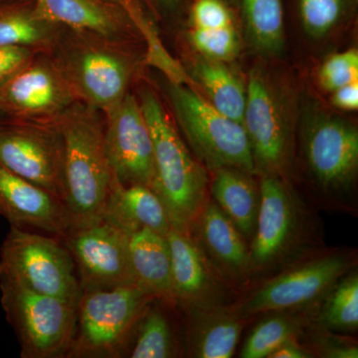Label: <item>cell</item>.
I'll list each match as a JSON object with an SVG mask.
<instances>
[{
  "mask_svg": "<svg viewBox=\"0 0 358 358\" xmlns=\"http://www.w3.org/2000/svg\"><path fill=\"white\" fill-rule=\"evenodd\" d=\"M33 1L44 18L63 27L115 38L141 39L140 32L126 11L110 0Z\"/></svg>",
  "mask_w": 358,
  "mask_h": 358,
  "instance_id": "19",
  "label": "cell"
},
{
  "mask_svg": "<svg viewBox=\"0 0 358 358\" xmlns=\"http://www.w3.org/2000/svg\"><path fill=\"white\" fill-rule=\"evenodd\" d=\"M294 310L274 312L261 320L249 334L240 357L266 358L291 338H298L307 322L305 315H294Z\"/></svg>",
  "mask_w": 358,
  "mask_h": 358,
  "instance_id": "27",
  "label": "cell"
},
{
  "mask_svg": "<svg viewBox=\"0 0 358 358\" xmlns=\"http://www.w3.org/2000/svg\"><path fill=\"white\" fill-rule=\"evenodd\" d=\"M78 103L50 54L41 52L0 86L6 121L54 124Z\"/></svg>",
  "mask_w": 358,
  "mask_h": 358,
  "instance_id": "9",
  "label": "cell"
},
{
  "mask_svg": "<svg viewBox=\"0 0 358 358\" xmlns=\"http://www.w3.org/2000/svg\"><path fill=\"white\" fill-rule=\"evenodd\" d=\"M188 231L224 282L243 284L253 275L246 239L214 201H207Z\"/></svg>",
  "mask_w": 358,
  "mask_h": 358,
  "instance_id": "18",
  "label": "cell"
},
{
  "mask_svg": "<svg viewBox=\"0 0 358 358\" xmlns=\"http://www.w3.org/2000/svg\"><path fill=\"white\" fill-rule=\"evenodd\" d=\"M129 256L136 286L155 300L176 303L166 237L150 229L134 233L129 236Z\"/></svg>",
  "mask_w": 358,
  "mask_h": 358,
  "instance_id": "22",
  "label": "cell"
},
{
  "mask_svg": "<svg viewBox=\"0 0 358 358\" xmlns=\"http://www.w3.org/2000/svg\"><path fill=\"white\" fill-rule=\"evenodd\" d=\"M260 208L250 245L252 273L267 270L293 249L301 232L299 204L279 176L263 174Z\"/></svg>",
  "mask_w": 358,
  "mask_h": 358,
  "instance_id": "15",
  "label": "cell"
},
{
  "mask_svg": "<svg viewBox=\"0 0 358 358\" xmlns=\"http://www.w3.org/2000/svg\"><path fill=\"white\" fill-rule=\"evenodd\" d=\"M155 299L136 285L83 292L78 305L71 357H115Z\"/></svg>",
  "mask_w": 358,
  "mask_h": 358,
  "instance_id": "5",
  "label": "cell"
},
{
  "mask_svg": "<svg viewBox=\"0 0 358 358\" xmlns=\"http://www.w3.org/2000/svg\"><path fill=\"white\" fill-rule=\"evenodd\" d=\"M352 266L346 254L313 259L268 280L232 310L242 320L259 313L301 310L324 298Z\"/></svg>",
  "mask_w": 358,
  "mask_h": 358,
  "instance_id": "8",
  "label": "cell"
},
{
  "mask_svg": "<svg viewBox=\"0 0 358 358\" xmlns=\"http://www.w3.org/2000/svg\"><path fill=\"white\" fill-rule=\"evenodd\" d=\"M41 52L20 46H0V86Z\"/></svg>",
  "mask_w": 358,
  "mask_h": 358,
  "instance_id": "35",
  "label": "cell"
},
{
  "mask_svg": "<svg viewBox=\"0 0 358 358\" xmlns=\"http://www.w3.org/2000/svg\"><path fill=\"white\" fill-rule=\"evenodd\" d=\"M70 252L57 237L11 226L0 248V278L34 293L79 303L82 291Z\"/></svg>",
  "mask_w": 358,
  "mask_h": 358,
  "instance_id": "6",
  "label": "cell"
},
{
  "mask_svg": "<svg viewBox=\"0 0 358 358\" xmlns=\"http://www.w3.org/2000/svg\"><path fill=\"white\" fill-rule=\"evenodd\" d=\"M358 81V51L350 49L334 54L324 61L319 71L322 89L331 92Z\"/></svg>",
  "mask_w": 358,
  "mask_h": 358,
  "instance_id": "33",
  "label": "cell"
},
{
  "mask_svg": "<svg viewBox=\"0 0 358 358\" xmlns=\"http://www.w3.org/2000/svg\"><path fill=\"white\" fill-rule=\"evenodd\" d=\"M164 92L192 154L205 169L213 171L234 167L249 173L255 171L248 136L241 122L221 114L189 85L166 80Z\"/></svg>",
  "mask_w": 358,
  "mask_h": 358,
  "instance_id": "4",
  "label": "cell"
},
{
  "mask_svg": "<svg viewBox=\"0 0 358 358\" xmlns=\"http://www.w3.org/2000/svg\"><path fill=\"white\" fill-rule=\"evenodd\" d=\"M124 9L140 32L141 39L145 43V60L147 64L164 69L173 63V58L162 45L157 34V28L141 0H110Z\"/></svg>",
  "mask_w": 358,
  "mask_h": 358,
  "instance_id": "31",
  "label": "cell"
},
{
  "mask_svg": "<svg viewBox=\"0 0 358 358\" xmlns=\"http://www.w3.org/2000/svg\"><path fill=\"white\" fill-rule=\"evenodd\" d=\"M103 115V136L112 183L154 190V143L138 99L129 92Z\"/></svg>",
  "mask_w": 358,
  "mask_h": 358,
  "instance_id": "11",
  "label": "cell"
},
{
  "mask_svg": "<svg viewBox=\"0 0 358 358\" xmlns=\"http://www.w3.org/2000/svg\"><path fill=\"white\" fill-rule=\"evenodd\" d=\"M166 239L171 249L176 303L185 308L222 307L225 292L221 282L224 281L189 231L171 227Z\"/></svg>",
  "mask_w": 358,
  "mask_h": 358,
  "instance_id": "17",
  "label": "cell"
},
{
  "mask_svg": "<svg viewBox=\"0 0 358 358\" xmlns=\"http://www.w3.org/2000/svg\"><path fill=\"white\" fill-rule=\"evenodd\" d=\"M55 124L62 138L64 203L73 228L101 222L112 185L103 113L78 102Z\"/></svg>",
  "mask_w": 358,
  "mask_h": 358,
  "instance_id": "2",
  "label": "cell"
},
{
  "mask_svg": "<svg viewBox=\"0 0 358 358\" xmlns=\"http://www.w3.org/2000/svg\"><path fill=\"white\" fill-rule=\"evenodd\" d=\"M313 353L299 343L298 338H291L282 343L268 358H310Z\"/></svg>",
  "mask_w": 358,
  "mask_h": 358,
  "instance_id": "38",
  "label": "cell"
},
{
  "mask_svg": "<svg viewBox=\"0 0 358 358\" xmlns=\"http://www.w3.org/2000/svg\"><path fill=\"white\" fill-rule=\"evenodd\" d=\"M136 40L64 27L49 54L77 102L105 114L129 93L145 63L134 49Z\"/></svg>",
  "mask_w": 358,
  "mask_h": 358,
  "instance_id": "1",
  "label": "cell"
},
{
  "mask_svg": "<svg viewBox=\"0 0 358 358\" xmlns=\"http://www.w3.org/2000/svg\"><path fill=\"white\" fill-rule=\"evenodd\" d=\"M190 79L204 92L205 99L221 114L243 124L247 88L224 62L200 59L193 65Z\"/></svg>",
  "mask_w": 358,
  "mask_h": 358,
  "instance_id": "25",
  "label": "cell"
},
{
  "mask_svg": "<svg viewBox=\"0 0 358 358\" xmlns=\"http://www.w3.org/2000/svg\"><path fill=\"white\" fill-rule=\"evenodd\" d=\"M355 0H296L301 25L313 37L333 31L355 10Z\"/></svg>",
  "mask_w": 358,
  "mask_h": 358,
  "instance_id": "30",
  "label": "cell"
},
{
  "mask_svg": "<svg viewBox=\"0 0 358 358\" xmlns=\"http://www.w3.org/2000/svg\"><path fill=\"white\" fill-rule=\"evenodd\" d=\"M136 341L131 348L133 358H169L176 357V345L171 324L164 313L150 306L136 327Z\"/></svg>",
  "mask_w": 358,
  "mask_h": 358,
  "instance_id": "29",
  "label": "cell"
},
{
  "mask_svg": "<svg viewBox=\"0 0 358 358\" xmlns=\"http://www.w3.org/2000/svg\"><path fill=\"white\" fill-rule=\"evenodd\" d=\"M250 44L263 55L281 53L285 45L282 0H238Z\"/></svg>",
  "mask_w": 358,
  "mask_h": 358,
  "instance_id": "26",
  "label": "cell"
},
{
  "mask_svg": "<svg viewBox=\"0 0 358 358\" xmlns=\"http://www.w3.org/2000/svg\"><path fill=\"white\" fill-rule=\"evenodd\" d=\"M0 215L13 227L63 237L73 224L64 202L0 164Z\"/></svg>",
  "mask_w": 358,
  "mask_h": 358,
  "instance_id": "16",
  "label": "cell"
},
{
  "mask_svg": "<svg viewBox=\"0 0 358 358\" xmlns=\"http://www.w3.org/2000/svg\"><path fill=\"white\" fill-rule=\"evenodd\" d=\"M138 99L154 143V192L173 227L189 230L209 200L206 169L186 147L157 94L143 88Z\"/></svg>",
  "mask_w": 358,
  "mask_h": 358,
  "instance_id": "3",
  "label": "cell"
},
{
  "mask_svg": "<svg viewBox=\"0 0 358 358\" xmlns=\"http://www.w3.org/2000/svg\"><path fill=\"white\" fill-rule=\"evenodd\" d=\"M0 164L64 202L62 138L55 124L0 122Z\"/></svg>",
  "mask_w": 358,
  "mask_h": 358,
  "instance_id": "10",
  "label": "cell"
},
{
  "mask_svg": "<svg viewBox=\"0 0 358 358\" xmlns=\"http://www.w3.org/2000/svg\"><path fill=\"white\" fill-rule=\"evenodd\" d=\"M308 169L320 187L331 195L352 189L358 169V131L355 124L331 115H320L303 134Z\"/></svg>",
  "mask_w": 358,
  "mask_h": 358,
  "instance_id": "14",
  "label": "cell"
},
{
  "mask_svg": "<svg viewBox=\"0 0 358 358\" xmlns=\"http://www.w3.org/2000/svg\"><path fill=\"white\" fill-rule=\"evenodd\" d=\"M3 121H6V120L4 119L3 115L0 114V122H3Z\"/></svg>",
  "mask_w": 358,
  "mask_h": 358,
  "instance_id": "40",
  "label": "cell"
},
{
  "mask_svg": "<svg viewBox=\"0 0 358 358\" xmlns=\"http://www.w3.org/2000/svg\"><path fill=\"white\" fill-rule=\"evenodd\" d=\"M1 306L13 327L24 358H54L68 355L76 329L78 305L34 293L0 278Z\"/></svg>",
  "mask_w": 358,
  "mask_h": 358,
  "instance_id": "7",
  "label": "cell"
},
{
  "mask_svg": "<svg viewBox=\"0 0 358 358\" xmlns=\"http://www.w3.org/2000/svg\"><path fill=\"white\" fill-rule=\"evenodd\" d=\"M61 238L74 260L82 291L136 285L129 256V235L124 231L101 221L72 228Z\"/></svg>",
  "mask_w": 358,
  "mask_h": 358,
  "instance_id": "12",
  "label": "cell"
},
{
  "mask_svg": "<svg viewBox=\"0 0 358 358\" xmlns=\"http://www.w3.org/2000/svg\"><path fill=\"white\" fill-rule=\"evenodd\" d=\"M243 126L255 171L279 176L291 150V128L275 87L260 70L250 74Z\"/></svg>",
  "mask_w": 358,
  "mask_h": 358,
  "instance_id": "13",
  "label": "cell"
},
{
  "mask_svg": "<svg viewBox=\"0 0 358 358\" xmlns=\"http://www.w3.org/2000/svg\"><path fill=\"white\" fill-rule=\"evenodd\" d=\"M189 14L192 28L215 29L234 26V13L225 0H193Z\"/></svg>",
  "mask_w": 358,
  "mask_h": 358,
  "instance_id": "34",
  "label": "cell"
},
{
  "mask_svg": "<svg viewBox=\"0 0 358 358\" xmlns=\"http://www.w3.org/2000/svg\"><path fill=\"white\" fill-rule=\"evenodd\" d=\"M150 3L162 13H174L180 10L185 0H148Z\"/></svg>",
  "mask_w": 358,
  "mask_h": 358,
  "instance_id": "39",
  "label": "cell"
},
{
  "mask_svg": "<svg viewBox=\"0 0 358 358\" xmlns=\"http://www.w3.org/2000/svg\"><path fill=\"white\" fill-rule=\"evenodd\" d=\"M320 324L327 331H353L358 327V275H343L324 296Z\"/></svg>",
  "mask_w": 358,
  "mask_h": 358,
  "instance_id": "28",
  "label": "cell"
},
{
  "mask_svg": "<svg viewBox=\"0 0 358 358\" xmlns=\"http://www.w3.org/2000/svg\"><path fill=\"white\" fill-rule=\"evenodd\" d=\"M7 1V0H0V2Z\"/></svg>",
  "mask_w": 358,
  "mask_h": 358,
  "instance_id": "41",
  "label": "cell"
},
{
  "mask_svg": "<svg viewBox=\"0 0 358 358\" xmlns=\"http://www.w3.org/2000/svg\"><path fill=\"white\" fill-rule=\"evenodd\" d=\"M102 221L129 236L141 229H150L166 237L173 227L159 195L152 188L141 185L112 183Z\"/></svg>",
  "mask_w": 358,
  "mask_h": 358,
  "instance_id": "20",
  "label": "cell"
},
{
  "mask_svg": "<svg viewBox=\"0 0 358 358\" xmlns=\"http://www.w3.org/2000/svg\"><path fill=\"white\" fill-rule=\"evenodd\" d=\"M188 37L193 47L203 57L211 60L226 62L239 53V37L235 25L215 29L192 28Z\"/></svg>",
  "mask_w": 358,
  "mask_h": 358,
  "instance_id": "32",
  "label": "cell"
},
{
  "mask_svg": "<svg viewBox=\"0 0 358 358\" xmlns=\"http://www.w3.org/2000/svg\"><path fill=\"white\" fill-rule=\"evenodd\" d=\"M331 103L334 107L343 110L358 109V81L341 87L333 92Z\"/></svg>",
  "mask_w": 358,
  "mask_h": 358,
  "instance_id": "37",
  "label": "cell"
},
{
  "mask_svg": "<svg viewBox=\"0 0 358 358\" xmlns=\"http://www.w3.org/2000/svg\"><path fill=\"white\" fill-rule=\"evenodd\" d=\"M188 315L186 348L189 357L230 358L234 355L243 320L222 307L186 308Z\"/></svg>",
  "mask_w": 358,
  "mask_h": 358,
  "instance_id": "21",
  "label": "cell"
},
{
  "mask_svg": "<svg viewBox=\"0 0 358 358\" xmlns=\"http://www.w3.org/2000/svg\"><path fill=\"white\" fill-rule=\"evenodd\" d=\"M63 26L44 18L33 0L0 2V46H20L49 53Z\"/></svg>",
  "mask_w": 358,
  "mask_h": 358,
  "instance_id": "24",
  "label": "cell"
},
{
  "mask_svg": "<svg viewBox=\"0 0 358 358\" xmlns=\"http://www.w3.org/2000/svg\"><path fill=\"white\" fill-rule=\"evenodd\" d=\"M209 192L214 203L236 226L246 240H252L256 230L260 208V185L251 174L234 167H222L212 171Z\"/></svg>",
  "mask_w": 358,
  "mask_h": 358,
  "instance_id": "23",
  "label": "cell"
},
{
  "mask_svg": "<svg viewBox=\"0 0 358 358\" xmlns=\"http://www.w3.org/2000/svg\"><path fill=\"white\" fill-rule=\"evenodd\" d=\"M315 346L320 357L327 358H357L358 348L352 341L331 334H320Z\"/></svg>",
  "mask_w": 358,
  "mask_h": 358,
  "instance_id": "36",
  "label": "cell"
}]
</instances>
